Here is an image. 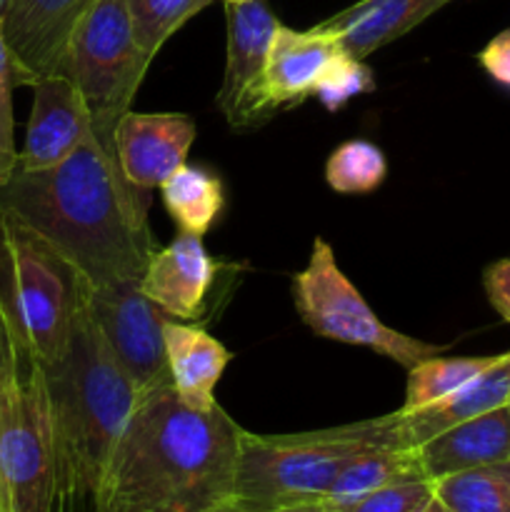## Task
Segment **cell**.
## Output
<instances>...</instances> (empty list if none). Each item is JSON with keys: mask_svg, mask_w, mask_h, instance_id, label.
<instances>
[{"mask_svg": "<svg viewBox=\"0 0 510 512\" xmlns=\"http://www.w3.org/2000/svg\"><path fill=\"white\" fill-rule=\"evenodd\" d=\"M150 63L133 38L128 0H95L70 35L60 75L80 90L93 133L108 148H115V125L133 105Z\"/></svg>", "mask_w": 510, "mask_h": 512, "instance_id": "cell-7", "label": "cell"}, {"mask_svg": "<svg viewBox=\"0 0 510 512\" xmlns=\"http://www.w3.org/2000/svg\"><path fill=\"white\" fill-rule=\"evenodd\" d=\"M43 368L58 445V495L98 500L110 455L140 393L105 343L88 300L75 318L63 358Z\"/></svg>", "mask_w": 510, "mask_h": 512, "instance_id": "cell-3", "label": "cell"}, {"mask_svg": "<svg viewBox=\"0 0 510 512\" xmlns=\"http://www.w3.org/2000/svg\"><path fill=\"white\" fill-rule=\"evenodd\" d=\"M53 512H98V500L88 498V495L60 493L55 498Z\"/></svg>", "mask_w": 510, "mask_h": 512, "instance_id": "cell-31", "label": "cell"}, {"mask_svg": "<svg viewBox=\"0 0 510 512\" xmlns=\"http://www.w3.org/2000/svg\"><path fill=\"white\" fill-rule=\"evenodd\" d=\"M90 283L50 240L0 208V318L43 365L63 358Z\"/></svg>", "mask_w": 510, "mask_h": 512, "instance_id": "cell-5", "label": "cell"}, {"mask_svg": "<svg viewBox=\"0 0 510 512\" xmlns=\"http://www.w3.org/2000/svg\"><path fill=\"white\" fill-rule=\"evenodd\" d=\"M433 488L448 512H510V460L448 475Z\"/></svg>", "mask_w": 510, "mask_h": 512, "instance_id": "cell-22", "label": "cell"}, {"mask_svg": "<svg viewBox=\"0 0 510 512\" xmlns=\"http://www.w3.org/2000/svg\"><path fill=\"white\" fill-rule=\"evenodd\" d=\"M225 15L228 58L215 105L233 128H250L275 110L268 93V55L280 23L265 0H235L225 5Z\"/></svg>", "mask_w": 510, "mask_h": 512, "instance_id": "cell-10", "label": "cell"}, {"mask_svg": "<svg viewBox=\"0 0 510 512\" xmlns=\"http://www.w3.org/2000/svg\"><path fill=\"white\" fill-rule=\"evenodd\" d=\"M500 355H483V358H435L423 360L408 370V388H405L403 413L420 410L425 405H433L435 400L455 393L470 380L490 368Z\"/></svg>", "mask_w": 510, "mask_h": 512, "instance_id": "cell-23", "label": "cell"}, {"mask_svg": "<svg viewBox=\"0 0 510 512\" xmlns=\"http://www.w3.org/2000/svg\"><path fill=\"white\" fill-rule=\"evenodd\" d=\"M415 453L430 483L480 465L510 460V408L503 405L453 425L425 440Z\"/></svg>", "mask_w": 510, "mask_h": 512, "instance_id": "cell-15", "label": "cell"}, {"mask_svg": "<svg viewBox=\"0 0 510 512\" xmlns=\"http://www.w3.org/2000/svg\"><path fill=\"white\" fill-rule=\"evenodd\" d=\"M8 3H10V0H0V20H3L5 8H8Z\"/></svg>", "mask_w": 510, "mask_h": 512, "instance_id": "cell-36", "label": "cell"}, {"mask_svg": "<svg viewBox=\"0 0 510 512\" xmlns=\"http://www.w3.org/2000/svg\"><path fill=\"white\" fill-rule=\"evenodd\" d=\"M423 512H448V510H445V508H443V505H440V503H438V500H433V503H430V505H428V508H425Z\"/></svg>", "mask_w": 510, "mask_h": 512, "instance_id": "cell-35", "label": "cell"}, {"mask_svg": "<svg viewBox=\"0 0 510 512\" xmlns=\"http://www.w3.org/2000/svg\"><path fill=\"white\" fill-rule=\"evenodd\" d=\"M148 190L130 183L115 148L90 133L70 158L0 185V208L38 230L93 283L143 278L155 255Z\"/></svg>", "mask_w": 510, "mask_h": 512, "instance_id": "cell-2", "label": "cell"}, {"mask_svg": "<svg viewBox=\"0 0 510 512\" xmlns=\"http://www.w3.org/2000/svg\"><path fill=\"white\" fill-rule=\"evenodd\" d=\"M273 512H340V510L333 508L328 500H305V503L285 505V508H278Z\"/></svg>", "mask_w": 510, "mask_h": 512, "instance_id": "cell-32", "label": "cell"}, {"mask_svg": "<svg viewBox=\"0 0 510 512\" xmlns=\"http://www.w3.org/2000/svg\"><path fill=\"white\" fill-rule=\"evenodd\" d=\"M478 60L490 78L498 80L505 88H510V30L495 35V38L480 50Z\"/></svg>", "mask_w": 510, "mask_h": 512, "instance_id": "cell-30", "label": "cell"}, {"mask_svg": "<svg viewBox=\"0 0 510 512\" xmlns=\"http://www.w3.org/2000/svg\"><path fill=\"white\" fill-rule=\"evenodd\" d=\"M88 310L138 393L170 385L163 333L170 315L143 293L138 278L93 283Z\"/></svg>", "mask_w": 510, "mask_h": 512, "instance_id": "cell-9", "label": "cell"}, {"mask_svg": "<svg viewBox=\"0 0 510 512\" xmlns=\"http://www.w3.org/2000/svg\"><path fill=\"white\" fill-rule=\"evenodd\" d=\"M218 270L200 235L178 233L173 243L155 250L140 288L173 320H195L203 313Z\"/></svg>", "mask_w": 510, "mask_h": 512, "instance_id": "cell-14", "label": "cell"}, {"mask_svg": "<svg viewBox=\"0 0 510 512\" xmlns=\"http://www.w3.org/2000/svg\"><path fill=\"white\" fill-rule=\"evenodd\" d=\"M0 333H3V318H0Z\"/></svg>", "mask_w": 510, "mask_h": 512, "instance_id": "cell-37", "label": "cell"}, {"mask_svg": "<svg viewBox=\"0 0 510 512\" xmlns=\"http://www.w3.org/2000/svg\"><path fill=\"white\" fill-rule=\"evenodd\" d=\"M25 85L23 70L15 63L3 35L0 20V185L8 183L18 168V148H15V118H13V90Z\"/></svg>", "mask_w": 510, "mask_h": 512, "instance_id": "cell-26", "label": "cell"}, {"mask_svg": "<svg viewBox=\"0 0 510 512\" xmlns=\"http://www.w3.org/2000/svg\"><path fill=\"white\" fill-rule=\"evenodd\" d=\"M245 430L220 408H188L173 385L145 390L115 443L98 512H208L233 500Z\"/></svg>", "mask_w": 510, "mask_h": 512, "instance_id": "cell-1", "label": "cell"}, {"mask_svg": "<svg viewBox=\"0 0 510 512\" xmlns=\"http://www.w3.org/2000/svg\"><path fill=\"white\" fill-rule=\"evenodd\" d=\"M293 300L315 335L370 348L408 370L445 350L388 328L340 270L333 248L323 238H315L308 265L293 278Z\"/></svg>", "mask_w": 510, "mask_h": 512, "instance_id": "cell-8", "label": "cell"}, {"mask_svg": "<svg viewBox=\"0 0 510 512\" xmlns=\"http://www.w3.org/2000/svg\"><path fill=\"white\" fill-rule=\"evenodd\" d=\"M388 160L368 140H345L325 163V180L340 195H368L383 185Z\"/></svg>", "mask_w": 510, "mask_h": 512, "instance_id": "cell-24", "label": "cell"}, {"mask_svg": "<svg viewBox=\"0 0 510 512\" xmlns=\"http://www.w3.org/2000/svg\"><path fill=\"white\" fill-rule=\"evenodd\" d=\"M208 512H255V510L245 508V505H240L238 500H225V503H218L215 508H210Z\"/></svg>", "mask_w": 510, "mask_h": 512, "instance_id": "cell-33", "label": "cell"}, {"mask_svg": "<svg viewBox=\"0 0 510 512\" xmlns=\"http://www.w3.org/2000/svg\"><path fill=\"white\" fill-rule=\"evenodd\" d=\"M195 123L183 113H135L128 110L113 130L115 158L133 185L160 188L188 160Z\"/></svg>", "mask_w": 510, "mask_h": 512, "instance_id": "cell-13", "label": "cell"}, {"mask_svg": "<svg viewBox=\"0 0 510 512\" xmlns=\"http://www.w3.org/2000/svg\"><path fill=\"white\" fill-rule=\"evenodd\" d=\"M165 358H168L170 385L188 408H213L215 388L230 363V350L198 325L165 320Z\"/></svg>", "mask_w": 510, "mask_h": 512, "instance_id": "cell-19", "label": "cell"}, {"mask_svg": "<svg viewBox=\"0 0 510 512\" xmlns=\"http://www.w3.org/2000/svg\"><path fill=\"white\" fill-rule=\"evenodd\" d=\"M390 448H405L395 413L293 435H255L245 430L233 500L255 512L323 500L353 460Z\"/></svg>", "mask_w": 510, "mask_h": 512, "instance_id": "cell-4", "label": "cell"}, {"mask_svg": "<svg viewBox=\"0 0 510 512\" xmlns=\"http://www.w3.org/2000/svg\"><path fill=\"white\" fill-rule=\"evenodd\" d=\"M448 3L453 0H360L315 28L333 35L345 53L363 60L365 55L398 40Z\"/></svg>", "mask_w": 510, "mask_h": 512, "instance_id": "cell-18", "label": "cell"}, {"mask_svg": "<svg viewBox=\"0 0 510 512\" xmlns=\"http://www.w3.org/2000/svg\"><path fill=\"white\" fill-rule=\"evenodd\" d=\"M95 0H10L3 15V35L25 85L60 73L70 35Z\"/></svg>", "mask_w": 510, "mask_h": 512, "instance_id": "cell-12", "label": "cell"}, {"mask_svg": "<svg viewBox=\"0 0 510 512\" xmlns=\"http://www.w3.org/2000/svg\"><path fill=\"white\" fill-rule=\"evenodd\" d=\"M160 193H163L165 210L178 225V233L200 235V238L218 220L225 200L218 175L198 165H183L175 170L160 185Z\"/></svg>", "mask_w": 510, "mask_h": 512, "instance_id": "cell-20", "label": "cell"}, {"mask_svg": "<svg viewBox=\"0 0 510 512\" xmlns=\"http://www.w3.org/2000/svg\"><path fill=\"white\" fill-rule=\"evenodd\" d=\"M508 408H510V403H508Z\"/></svg>", "mask_w": 510, "mask_h": 512, "instance_id": "cell-39", "label": "cell"}, {"mask_svg": "<svg viewBox=\"0 0 510 512\" xmlns=\"http://www.w3.org/2000/svg\"><path fill=\"white\" fill-rule=\"evenodd\" d=\"M485 293H488L490 305L498 310L500 318L510 323V258L498 260L485 270Z\"/></svg>", "mask_w": 510, "mask_h": 512, "instance_id": "cell-29", "label": "cell"}, {"mask_svg": "<svg viewBox=\"0 0 510 512\" xmlns=\"http://www.w3.org/2000/svg\"><path fill=\"white\" fill-rule=\"evenodd\" d=\"M510 403V353L500 355L485 373L470 380L455 393L435 400L420 410H395L398 418V433L405 448H420L425 440L435 438L453 425L465 423L470 418L490 413Z\"/></svg>", "mask_w": 510, "mask_h": 512, "instance_id": "cell-17", "label": "cell"}, {"mask_svg": "<svg viewBox=\"0 0 510 512\" xmlns=\"http://www.w3.org/2000/svg\"><path fill=\"white\" fill-rule=\"evenodd\" d=\"M373 88V73L365 68L363 60L343 53L335 60L333 68L328 70V75L320 80L318 90H315V98L328 110H340L350 98L370 93Z\"/></svg>", "mask_w": 510, "mask_h": 512, "instance_id": "cell-27", "label": "cell"}, {"mask_svg": "<svg viewBox=\"0 0 510 512\" xmlns=\"http://www.w3.org/2000/svg\"><path fill=\"white\" fill-rule=\"evenodd\" d=\"M433 500L435 488L428 478H410L365 495L343 512H423Z\"/></svg>", "mask_w": 510, "mask_h": 512, "instance_id": "cell-28", "label": "cell"}, {"mask_svg": "<svg viewBox=\"0 0 510 512\" xmlns=\"http://www.w3.org/2000/svg\"><path fill=\"white\" fill-rule=\"evenodd\" d=\"M0 512H13L10 510V500H8V490H5L3 475H0Z\"/></svg>", "mask_w": 510, "mask_h": 512, "instance_id": "cell-34", "label": "cell"}, {"mask_svg": "<svg viewBox=\"0 0 510 512\" xmlns=\"http://www.w3.org/2000/svg\"><path fill=\"white\" fill-rule=\"evenodd\" d=\"M343 53L338 40L323 30H293L280 25L268 55V93L273 108L295 105L315 95L320 80Z\"/></svg>", "mask_w": 510, "mask_h": 512, "instance_id": "cell-16", "label": "cell"}, {"mask_svg": "<svg viewBox=\"0 0 510 512\" xmlns=\"http://www.w3.org/2000/svg\"><path fill=\"white\" fill-rule=\"evenodd\" d=\"M225 3H235V0H225Z\"/></svg>", "mask_w": 510, "mask_h": 512, "instance_id": "cell-38", "label": "cell"}, {"mask_svg": "<svg viewBox=\"0 0 510 512\" xmlns=\"http://www.w3.org/2000/svg\"><path fill=\"white\" fill-rule=\"evenodd\" d=\"M210 3L213 0H128L135 43L153 60L165 40Z\"/></svg>", "mask_w": 510, "mask_h": 512, "instance_id": "cell-25", "label": "cell"}, {"mask_svg": "<svg viewBox=\"0 0 510 512\" xmlns=\"http://www.w3.org/2000/svg\"><path fill=\"white\" fill-rule=\"evenodd\" d=\"M30 88H33V110H30L25 143L18 150L15 173L55 168L93 133L88 105L68 75H43Z\"/></svg>", "mask_w": 510, "mask_h": 512, "instance_id": "cell-11", "label": "cell"}, {"mask_svg": "<svg viewBox=\"0 0 510 512\" xmlns=\"http://www.w3.org/2000/svg\"><path fill=\"white\" fill-rule=\"evenodd\" d=\"M0 475L13 512H53L58 445L43 363L28 348L0 338Z\"/></svg>", "mask_w": 510, "mask_h": 512, "instance_id": "cell-6", "label": "cell"}, {"mask_svg": "<svg viewBox=\"0 0 510 512\" xmlns=\"http://www.w3.org/2000/svg\"><path fill=\"white\" fill-rule=\"evenodd\" d=\"M410 478H425L415 450H375V453L360 455L358 460H353V463L335 478V483L330 485V490L325 493L323 500H328L333 508L343 512L348 510L350 505L358 503V500H363L365 495L375 493V490L385 488V485L390 483Z\"/></svg>", "mask_w": 510, "mask_h": 512, "instance_id": "cell-21", "label": "cell"}]
</instances>
